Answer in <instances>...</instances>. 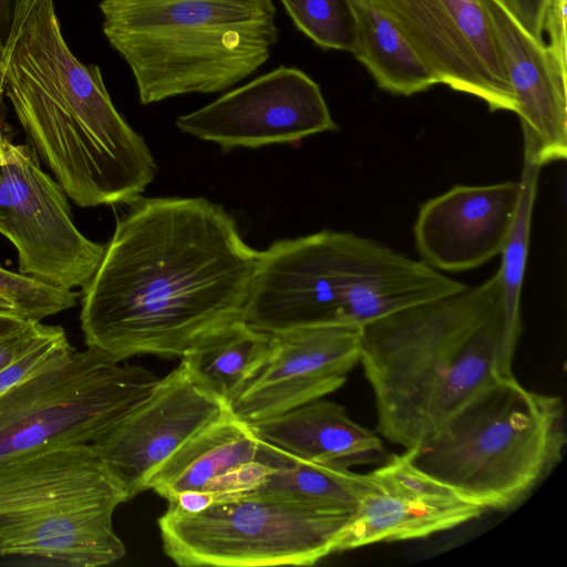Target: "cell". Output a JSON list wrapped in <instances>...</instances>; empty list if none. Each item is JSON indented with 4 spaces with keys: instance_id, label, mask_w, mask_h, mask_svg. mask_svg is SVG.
Segmentation results:
<instances>
[{
    "instance_id": "obj_1",
    "label": "cell",
    "mask_w": 567,
    "mask_h": 567,
    "mask_svg": "<svg viewBox=\"0 0 567 567\" xmlns=\"http://www.w3.org/2000/svg\"><path fill=\"white\" fill-rule=\"evenodd\" d=\"M82 289L86 348L115 361L182 358L205 332L244 318L260 251L221 205L137 197Z\"/></svg>"
},
{
    "instance_id": "obj_2",
    "label": "cell",
    "mask_w": 567,
    "mask_h": 567,
    "mask_svg": "<svg viewBox=\"0 0 567 567\" xmlns=\"http://www.w3.org/2000/svg\"><path fill=\"white\" fill-rule=\"evenodd\" d=\"M0 80L28 145L78 206L126 205L155 178L154 156L100 68L65 42L54 0H18Z\"/></svg>"
},
{
    "instance_id": "obj_3",
    "label": "cell",
    "mask_w": 567,
    "mask_h": 567,
    "mask_svg": "<svg viewBox=\"0 0 567 567\" xmlns=\"http://www.w3.org/2000/svg\"><path fill=\"white\" fill-rule=\"evenodd\" d=\"M503 326L498 272L364 324L359 363L374 394L378 433L404 451L432 437L499 377Z\"/></svg>"
},
{
    "instance_id": "obj_4",
    "label": "cell",
    "mask_w": 567,
    "mask_h": 567,
    "mask_svg": "<svg viewBox=\"0 0 567 567\" xmlns=\"http://www.w3.org/2000/svg\"><path fill=\"white\" fill-rule=\"evenodd\" d=\"M466 285L383 244L324 229L260 251L244 319L275 333L313 324H364Z\"/></svg>"
},
{
    "instance_id": "obj_5",
    "label": "cell",
    "mask_w": 567,
    "mask_h": 567,
    "mask_svg": "<svg viewBox=\"0 0 567 567\" xmlns=\"http://www.w3.org/2000/svg\"><path fill=\"white\" fill-rule=\"evenodd\" d=\"M99 8L143 104L230 89L278 41L274 0H102Z\"/></svg>"
},
{
    "instance_id": "obj_6",
    "label": "cell",
    "mask_w": 567,
    "mask_h": 567,
    "mask_svg": "<svg viewBox=\"0 0 567 567\" xmlns=\"http://www.w3.org/2000/svg\"><path fill=\"white\" fill-rule=\"evenodd\" d=\"M567 442L561 398L497 377L436 433L404 451L420 471L485 509L519 504L561 461Z\"/></svg>"
},
{
    "instance_id": "obj_7",
    "label": "cell",
    "mask_w": 567,
    "mask_h": 567,
    "mask_svg": "<svg viewBox=\"0 0 567 567\" xmlns=\"http://www.w3.org/2000/svg\"><path fill=\"white\" fill-rule=\"evenodd\" d=\"M353 513L257 488L204 511L158 518L163 549L184 567L312 566L337 553Z\"/></svg>"
},
{
    "instance_id": "obj_8",
    "label": "cell",
    "mask_w": 567,
    "mask_h": 567,
    "mask_svg": "<svg viewBox=\"0 0 567 567\" xmlns=\"http://www.w3.org/2000/svg\"><path fill=\"white\" fill-rule=\"evenodd\" d=\"M158 380L143 367L74 349L0 395V464L43 446L93 443Z\"/></svg>"
},
{
    "instance_id": "obj_9",
    "label": "cell",
    "mask_w": 567,
    "mask_h": 567,
    "mask_svg": "<svg viewBox=\"0 0 567 567\" xmlns=\"http://www.w3.org/2000/svg\"><path fill=\"white\" fill-rule=\"evenodd\" d=\"M0 235L20 274L69 290L89 284L105 248L76 227L68 195L29 145L17 144L14 161L0 166Z\"/></svg>"
},
{
    "instance_id": "obj_10",
    "label": "cell",
    "mask_w": 567,
    "mask_h": 567,
    "mask_svg": "<svg viewBox=\"0 0 567 567\" xmlns=\"http://www.w3.org/2000/svg\"><path fill=\"white\" fill-rule=\"evenodd\" d=\"M395 24L439 83L516 111L514 92L481 0H370Z\"/></svg>"
},
{
    "instance_id": "obj_11",
    "label": "cell",
    "mask_w": 567,
    "mask_h": 567,
    "mask_svg": "<svg viewBox=\"0 0 567 567\" xmlns=\"http://www.w3.org/2000/svg\"><path fill=\"white\" fill-rule=\"evenodd\" d=\"M176 125L224 152L295 144L338 128L319 84L303 71L285 65L178 116Z\"/></svg>"
},
{
    "instance_id": "obj_12",
    "label": "cell",
    "mask_w": 567,
    "mask_h": 567,
    "mask_svg": "<svg viewBox=\"0 0 567 567\" xmlns=\"http://www.w3.org/2000/svg\"><path fill=\"white\" fill-rule=\"evenodd\" d=\"M229 409L181 361L142 403L91 444L131 499L146 491L153 473L172 454Z\"/></svg>"
},
{
    "instance_id": "obj_13",
    "label": "cell",
    "mask_w": 567,
    "mask_h": 567,
    "mask_svg": "<svg viewBox=\"0 0 567 567\" xmlns=\"http://www.w3.org/2000/svg\"><path fill=\"white\" fill-rule=\"evenodd\" d=\"M361 329L327 323L271 333L268 358L231 403L233 411L254 423L337 391L359 363Z\"/></svg>"
},
{
    "instance_id": "obj_14",
    "label": "cell",
    "mask_w": 567,
    "mask_h": 567,
    "mask_svg": "<svg viewBox=\"0 0 567 567\" xmlns=\"http://www.w3.org/2000/svg\"><path fill=\"white\" fill-rule=\"evenodd\" d=\"M268 471L265 441L229 409L172 454L146 489L169 509L195 513L257 489Z\"/></svg>"
},
{
    "instance_id": "obj_15",
    "label": "cell",
    "mask_w": 567,
    "mask_h": 567,
    "mask_svg": "<svg viewBox=\"0 0 567 567\" xmlns=\"http://www.w3.org/2000/svg\"><path fill=\"white\" fill-rule=\"evenodd\" d=\"M371 482L337 551L429 537L478 518L483 508L416 468L404 453L368 473Z\"/></svg>"
},
{
    "instance_id": "obj_16",
    "label": "cell",
    "mask_w": 567,
    "mask_h": 567,
    "mask_svg": "<svg viewBox=\"0 0 567 567\" xmlns=\"http://www.w3.org/2000/svg\"><path fill=\"white\" fill-rule=\"evenodd\" d=\"M519 181L456 185L424 203L413 226L421 260L443 272L466 271L501 255Z\"/></svg>"
},
{
    "instance_id": "obj_17",
    "label": "cell",
    "mask_w": 567,
    "mask_h": 567,
    "mask_svg": "<svg viewBox=\"0 0 567 567\" xmlns=\"http://www.w3.org/2000/svg\"><path fill=\"white\" fill-rule=\"evenodd\" d=\"M487 11L506 69L522 132L523 148L544 166L567 155L566 69L549 48L528 35L495 0Z\"/></svg>"
},
{
    "instance_id": "obj_18",
    "label": "cell",
    "mask_w": 567,
    "mask_h": 567,
    "mask_svg": "<svg viewBox=\"0 0 567 567\" xmlns=\"http://www.w3.org/2000/svg\"><path fill=\"white\" fill-rule=\"evenodd\" d=\"M117 506L81 501L0 515V557L63 567L114 564L125 555L113 527Z\"/></svg>"
},
{
    "instance_id": "obj_19",
    "label": "cell",
    "mask_w": 567,
    "mask_h": 567,
    "mask_svg": "<svg viewBox=\"0 0 567 567\" xmlns=\"http://www.w3.org/2000/svg\"><path fill=\"white\" fill-rule=\"evenodd\" d=\"M128 499L91 443L43 446L0 464V515L81 501L121 505Z\"/></svg>"
},
{
    "instance_id": "obj_20",
    "label": "cell",
    "mask_w": 567,
    "mask_h": 567,
    "mask_svg": "<svg viewBox=\"0 0 567 567\" xmlns=\"http://www.w3.org/2000/svg\"><path fill=\"white\" fill-rule=\"evenodd\" d=\"M258 436L300 458L350 470L381 462V439L354 422L346 409L323 398L251 423Z\"/></svg>"
},
{
    "instance_id": "obj_21",
    "label": "cell",
    "mask_w": 567,
    "mask_h": 567,
    "mask_svg": "<svg viewBox=\"0 0 567 567\" xmlns=\"http://www.w3.org/2000/svg\"><path fill=\"white\" fill-rule=\"evenodd\" d=\"M270 347L271 333L239 318L202 334L181 359L200 382L231 406L265 364Z\"/></svg>"
},
{
    "instance_id": "obj_22",
    "label": "cell",
    "mask_w": 567,
    "mask_h": 567,
    "mask_svg": "<svg viewBox=\"0 0 567 567\" xmlns=\"http://www.w3.org/2000/svg\"><path fill=\"white\" fill-rule=\"evenodd\" d=\"M357 21L352 54L388 92L411 95L437 84L395 24L370 0H350Z\"/></svg>"
},
{
    "instance_id": "obj_23",
    "label": "cell",
    "mask_w": 567,
    "mask_h": 567,
    "mask_svg": "<svg viewBox=\"0 0 567 567\" xmlns=\"http://www.w3.org/2000/svg\"><path fill=\"white\" fill-rule=\"evenodd\" d=\"M542 166L530 152L523 151L519 196L516 210L501 251L498 275L502 286L503 336L501 340L497 374L513 377V358L522 331L520 296L525 277L530 238L532 216Z\"/></svg>"
},
{
    "instance_id": "obj_24",
    "label": "cell",
    "mask_w": 567,
    "mask_h": 567,
    "mask_svg": "<svg viewBox=\"0 0 567 567\" xmlns=\"http://www.w3.org/2000/svg\"><path fill=\"white\" fill-rule=\"evenodd\" d=\"M268 473L258 487L316 505L354 513L371 486L369 474L300 458L265 441Z\"/></svg>"
},
{
    "instance_id": "obj_25",
    "label": "cell",
    "mask_w": 567,
    "mask_h": 567,
    "mask_svg": "<svg viewBox=\"0 0 567 567\" xmlns=\"http://www.w3.org/2000/svg\"><path fill=\"white\" fill-rule=\"evenodd\" d=\"M295 24L324 49L352 53L357 21L350 0H280Z\"/></svg>"
},
{
    "instance_id": "obj_26",
    "label": "cell",
    "mask_w": 567,
    "mask_h": 567,
    "mask_svg": "<svg viewBox=\"0 0 567 567\" xmlns=\"http://www.w3.org/2000/svg\"><path fill=\"white\" fill-rule=\"evenodd\" d=\"M0 292L13 302L17 313L32 321L74 307L79 296L73 290L41 282L1 265Z\"/></svg>"
},
{
    "instance_id": "obj_27",
    "label": "cell",
    "mask_w": 567,
    "mask_h": 567,
    "mask_svg": "<svg viewBox=\"0 0 567 567\" xmlns=\"http://www.w3.org/2000/svg\"><path fill=\"white\" fill-rule=\"evenodd\" d=\"M74 349L65 330L54 326L48 336L0 370V395L69 355Z\"/></svg>"
},
{
    "instance_id": "obj_28",
    "label": "cell",
    "mask_w": 567,
    "mask_h": 567,
    "mask_svg": "<svg viewBox=\"0 0 567 567\" xmlns=\"http://www.w3.org/2000/svg\"><path fill=\"white\" fill-rule=\"evenodd\" d=\"M54 326L28 320L22 326L0 336V370L48 336Z\"/></svg>"
},
{
    "instance_id": "obj_29",
    "label": "cell",
    "mask_w": 567,
    "mask_h": 567,
    "mask_svg": "<svg viewBox=\"0 0 567 567\" xmlns=\"http://www.w3.org/2000/svg\"><path fill=\"white\" fill-rule=\"evenodd\" d=\"M535 41L544 43V20L549 0H495Z\"/></svg>"
},
{
    "instance_id": "obj_30",
    "label": "cell",
    "mask_w": 567,
    "mask_h": 567,
    "mask_svg": "<svg viewBox=\"0 0 567 567\" xmlns=\"http://www.w3.org/2000/svg\"><path fill=\"white\" fill-rule=\"evenodd\" d=\"M566 1L549 0L544 20V32L546 31L549 35L547 47L565 68H567Z\"/></svg>"
},
{
    "instance_id": "obj_31",
    "label": "cell",
    "mask_w": 567,
    "mask_h": 567,
    "mask_svg": "<svg viewBox=\"0 0 567 567\" xmlns=\"http://www.w3.org/2000/svg\"><path fill=\"white\" fill-rule=\"evenodd\" d=\"M18 0H0V45L9 38Z\"/></svg>"
},
{
    "instance_id": "obj_32",
    "label": "cell",
    "mask_w": 567,
    "mask_h": 567,
    "mask_svg": "<svg viewBox=\"0 0 567 567\" xmlns=\"http://www.w3.org/2000/svg\"><path fill=\"white\" fill-rule=\"evenodd\" d=\"M25 321L28 320L14 311L0 309V336L14 330Z\"/></svg>"
},
{
    "instance_id": "obj_33",
    "label": "cell",
    "mask_w": 567,
    "mask_h": 567,
    "mask_svg": "<svg viewBox=\"0 0 567 567\" xmlns=\"http://www.w3.org/2000/svg\"><path fill=\"white\" fill-rule=\"evenodd\" d=\"M16 152L17 144L9 141L3 133L0 113V166L13 162L16 158Z\"/></svg>"
},
{
    "instance_id": "obj_34",
    "label": "cell",
    "mask_w": 567,
    "mask_h": 567,
    "mask_svg": "<svg viewBox=\"0 0 567 567\" xmlns=\"http://www.w3.org/2000/svg\"><path fill=\"white\" fill-rule=\"evenodd\" d=\"M2 51H3V47L0 45V58L2 55ZM3 87H2V83H1V80H0V113H1V109L3 106Z\"/></svg>"
}]
</instances>
